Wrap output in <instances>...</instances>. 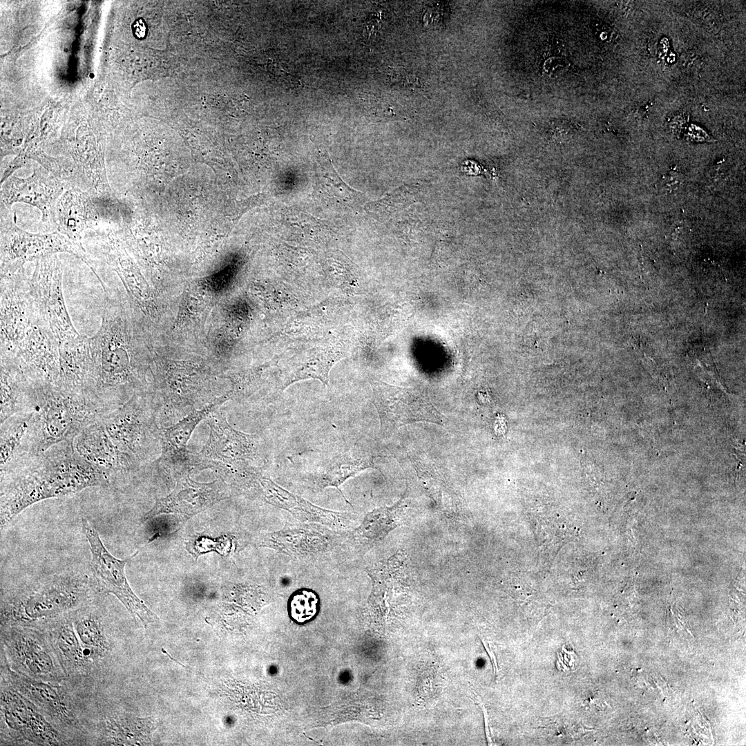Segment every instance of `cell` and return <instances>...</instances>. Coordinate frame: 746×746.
Returning a JSON list of instances; mask_svg holds the SVG:
<instances>
[{
  "mask_svg": "<svg viewBox=\"0 0 746 746\" xmlns=\"http://www.w3.org/2000/svg\"><path fill=\"white\" fill-rule=\"evenodd\" d=\"M342 532L317 524L298 523L263 535L258 546L271 548L298 559H317L345 539L347 533Z\"/></svg>",
  "mask_w": 746,
  "mask_h": 746,
  "instance_id": "obj_14",
  "label": "cell"
},
{
  "mask_svg": "<svg viewBox=\"0 0 746 746\" xmlns=\"http://www.w3.org/2000/svg\"><path fill=\"white\" fill-rule=\"evenodd\" d=\"M87 599L88 589L84 578L58 576L2 602L1 624L32 627L79 609Z\"/></svg>",
  "mask_w": 746,
  "mask_h": 746,
  "instance_id": "obj_4",
  "label": "cell"
},
{
  "mask_svg": "<svg viewBox=\"0 0 746 746\" xmlns=\"http://www.w3.org/2000/svg\"><path fill=\"white\" fill-rule=\"evenodd\" d=\"M70 186L43 166L27 178L12 175L2 184L1 207L8 210L16 202L30 204L41 213L43 222L53 220L56 203Z\"/></svg>",
  "mask_w": 746,
  "mask_h": 746,
  "instance_id": "obj_17",
  "label": "cell"
},
{
  "mask_svg": "<svg viewBox=\"0 0 746 746\" xmlns=\"http://www.w3.org/2000/svg\"><path fill=\"white\" fill-rule=\"evenodd\" d=\"M475 702L482 709V711H483V714H484V721H485V729H486V736H487V740H488V744L490 745L491 743H492V740H491L490 736V731H489V728H488L486 710L484 706L483 705V704L481 702H478L477 700H475Z\"/></svg>",
  "mask_w": 746,
  "mask_h": 746,
  "instance_id": "obj_39",
  "label": "cell"
},
{
  "mask_svg": "<svg viewBox=\"0 0 746 746\" xmlns=\"http://www.w3.org/2000/svg\"><path fill=\"white\" fill-rule=\"evenodd\" d=\"M101 251L106 263L120 276L129 293L144 307L149 305V294L143 281L127 261L115 235L100 233Z\"/></svg>",
  "mask_w": 746,
  "mask_h": 746,
  "instance_id": "obj_30",
  "label": "cell"
},
{
  "mask_svg": "<svg viewBox=\"0 0 746 746\" xmlns=\"http://www.w3.org/2000/svg\"><path fill=\"white\" fill-rule=\"evenodd\" d=\"M77 635L90 660H99L108 654L110 646L102 621L91 611H82L73 620Z\"/></svg>",
  "mask_w": 746,
  "mask_h": 746,
  "instance_id": "obj_32",
  "label": "cell"
},
{
  "mask_svg": "<svg viewBox=\"0 0 746 746\" xmlns=\"http://www.w3.org/2000/svg\"><path fill=\"white\" fill-rule=\"evenodd\" d=\"M568 66V62L563 58H551L544 64V71L549 76H557L563 73Z\"/></svg>",
  "mask_w": 746,
  "mask_h": 746,
  "instance_id": "obj_35",
  "label": "cell"
},
{
  "mask_svg": "<svg viewBox=\"0 0 746 746\" xmlns=\"http://www.w3.org/2000/svg\"><path fill=\"white\" fill-rule=\"evenodd\" d=\"M153 392L137 394L100 419L113 443L140 463L151 460L160 448V427Z\"/></svg>",
  "mask_w": 746,
  "mask_h": 746,
  "instance_id": "obj_5",
  "label": "cell"
},
{
  "mask_svg": "<svg viewBox=\"0 0 746 746\" xmlns=\"http://www.w3.org/2000/svg\"><path fill=\"white\" fill-rule=\"evenodd\" d=\"M342 357V352L336 348L309 352L290 365L282 389L294 382L309 379H318L324 385H327L331 368Z\"/></svg>",
  "mask_w": 746,
  "mask_h": 746,
  "instance_id": "obj_31",
  "label": "cell"
},
{
  "mask_svg": "<svg viewBox=\"0 0 746 746\" xmlns=\"http://www.w3.org/2000/svg\"><path fill=\"white\" fill-rule=\"evenodd\" d=\"M404 497L391 507L375 509L367 513L361 524L347 533L346 541L355 548L369 549L383 539L388 534L405 521L406 504Z\"/></svg>",
  "mask_w": 746,
  "mask_h": 746,
  "instance_id": "obj_24",
  "label": "cell"
},
{
  "mask_svg": "<svg viewBox=\"0 0 746 746\" xmlns=\"http://www.w3.org/2000/svg\"><path fill=\"white\" fill-rule=\"evenodd\" d=\"M0 423L11 416L34 410L32 384L11 366L0 362Z\"/></svg>",
  "mask_w": 746,
  "mask_h": 746,
  "instance_id": "obj_28",
  "label": "cell"
},
{
  "mask_svg": "<svg viewBox=\"0 0 746 746\" xmlns=\"http://www.w3.org/2000/svg\"><path fill=\"white\" fill-rule=\"evenodd\" d=\"M104 294L100 327L88 338L86 394L106 414L135 394L153 391L149 386L147 356L134 343V334L121 304L107 291Z\"/></svg>",
  "mask_w": 746,
  "mask_h": 746,
  "instance_id": "obj_1",
  "label": "cell"
},
{
  "mask_svg": "<svg viewBox=\"0 0 746 746\" xmlns=\"http://www.w3.org/2000/svg\"><path fill=\"white\" fill-rule=\"evenodd\" d=\"M152 730L153 724L149 718L130 714H113L102 723L98 745H146L150 743Z\"/></svg>",
  "mask_w": 746,
  "mask_h": 746,
  "instance_id": "obj_27",
  "label": "cell"
},
{
  "mask_svg": "<svg viewBox=\"0 0 746 746\" xmlns=\"http://www.w3.org/2000/svg\"><path fill=\"white\" fill-rule=\"evenodd\" d=\"M58 253L70 254L85 262L96 276L86 250L64 235L54 231L33 233L19 227L3 212L1 214V275L15 274L29 261Z\"/></svg>",
  "mask_w": 746,
  "mask_h": 746,
  "instance_id": "obj_6",
  "label": "cell"
},
{
  "mask_svg": "<svg viewBox=\"0 0 746 746\" xmlns=\"http://www.w3.org/2000/svg\"><path fill=\"white\" fill-rule=\"evenodd\" d=\"M82 522L91 554V571L98 589L115 595L144 626L157 621V615L136 595L127 580L125 566L135 555L123 560L115 557L104 546L97 530L88 520L84 518Z\"/></svg>",
  "mask_w": 746,
  "mask_h": 746,
  "instance_id": "obj_10",
  "label": "cell"
},
{
  "mask_svg": "<svg viewBox=\"0 0 746 746\" xmlns=\"http://www.w3.org/2000/svg\"><path fill=\"white\" fill-rule=\"evenodd\" d=\"M318 598L309 590L303 589L291 596L289 603V613L293 620L299 623L312 619L317 611Z\"/></svg>",
  "mask_w": 746,
  "mask_h": 746,
  "instance_id": "obj_33",
  "label": "cell"
},
{
  "mask_svg": "<svg viewBox=\"0 0 746 746\" xmlns=\"http://www.w3.org/2000/svg\"><path fill=\"white\" fill-rule=\"evenodd\" d=\"M3 669V680L30 700L54 723L64 727H77L78 720L68 696L56 683L31 678L17 673L7 664Z\"/></svg>",
  "mask_w": 746,
  "mask_h": 746,
  "instance_id": "obj_20",
  "label": "cell"
},
{
  "mask_svg": "<svg viewBox=\"0 0 746 746\" xmlns=\"http://www.w3.org/2000/svg\"><path fill=\"white\" fill-rule=\"evenodd\" d=\"M480 640H481V642H482V644H483V645H484V647L485 648V650L488 653V656H489V657H490V658L491 660L492 664L493 665L494 673H495V675H497V671H498V667H497V659H496V657L495 656V653H493V651L491 649V648L490 647V644L487 642H486L482 638H480Z\"/></svg>",
  "mask_w": 746,
  "mask_h": 746,
  "instance_id": "obj_38",
  "label": "cell"
},
{
  "mask_svg": "<svg viewBox=\"0 0 746 746\" xmlns=\"http://www.w3.org/2000/svg\"><path fill=\"white\" fill-rule=\"evenodd\" d=\"M231 540L226 537L220 538L216 540L213 539H211L209 537H199L198 538L192 540L191 539V541L186 544V548L195 557L213 551L224 555L229 553L231 550Z\"/></svg>",
  "mask_w": 746,
  "mask_h": 746,
  "instance_id": "obj_34",
  "label": "cell"
},
{
  "mask_svg": "<svg viewBox=\"0 0 746 746\" xmlns=\"http://www.w3.org/2000/svg\"><path fill=\"white\" fill-rule=\"evenodd\" d=\"M682 177L678 172L671 171L665 175L660 182V187L666 192L676 190L682 182Z\"/></svg>",
  "mask_w": 746,
  "mask_h": 746,
  "instance_id": "obj_36",
  "label": "cell"
},
{
  "mask_svg": "<svg viewBox=\"0 0 746 746\" xmlns=\"http://www.w3.org/2000/svg\"><path fill=\"white\" fill-rule=\"evenodd\" d=\"M0 302V357H6L39 318L23 268L15 274L1 275Z\"/></svg>",
  "mask_w": 746,
  "mask_h": 746,
  "instance_id": "obj_12",
  "label": "cell"
},
{
  "mask_svg": "<svg viewBox=\"0 0 746 746\" xmlns=\"http://www.w3.org/2000/svg\"><path fill=\"white\" fill-rule=\"evenodd\" d=\"M1 530L28 507L45 499L108 486L104 475L76 450L74 441L55 444L17 468L1 474Z\"/></svg>",
  "mask_w": 746,
  "mask_h": 746,
  "instance_id": "obj_2",
  "label": "cell"
},
{
  "mask_svg": "<svg viewBox=\"0 0 746 746\" xmlns=\"http://www.w3.org/2000/svg\"><path fill=\"white\" fill-rule=\"evenodd\" d=\"M33 422L42 452L63 441H74L87 425L104 414L88 396L59 384H33Z\"/></svg>",
  "mask_w": 746,
  "mask_h": 746,
  "instance_id": "obj_3",
  "label": "cell"
},
{
  "mask_svg": "<svg viewBox=\"0 0 746 746\" xmlns=\"http://www.w3.org/2000/svg\"><path fill=\"white\" fill-rule=\"evenodd\" d=\"M59 349L60 371L57 383L66 388L86 394L88 376V338L84 336L77 342L59 345Z\"/></svg>",
  "mask_w": 746,
  "mask_h": 746,
  "instance_id": "obj_29",
  "label": "cell"
},
{
  "mask_svg": "<svg viewBox=\"0 0 746 746\" xmlns=\"http://www.w3.org/2000/svg\"><path fill=\"white\" fill-rule=\"evenodd\" d=\"M230 488L222 479L209 483H199L189 473L179 477L173 491L157 499L151 509L143 516V522L161 514H176L189 518L213 504L229 498Z\"/></svg>",
  "mask_w": 746,
  "mask_h": 746,
  "instance_id": "obj_15",
  "label": "cell"
},
{
  "mask_svg": "<svg viewBox=\"0 0 746 746\" xmlns=\"http://www.w3.org/2000/svg\"><path fill=\"white\" fill-rule=\"evenodd\" d=\"M251 490L258 493L267 503L288 511L302 522L317 524L335 530L347 528L348 514L317 506L282 488L264 476L262 471L256 478Z\"/></svg>",
  "mask_w": 746,
  "mask_h": 746,
  "instance_id": "obj_21",
  "label": "cell"
},
{
  "mask_svg": "<svg viewBox=\"0 0 746 746\" xmlns=\"http://www.w3.org/2000/svg\"><path fill=\"white\" fill-rule=\"evenodd\" d=\"M133 32L137 38H143L146 32V25L141 19L136 20L133 25Z\"/></svg>",
  "mask_w": 746,
  "mask_h": 746,
  "instance_id": "obj_37",
  "label": "cell"
},
{
  "mask_svg": "<svg viewBox=\"0 0 746 746\" xmlns=\"http://www.w3.org/2000/svg\"><path fill=\"white\" fill-rule=\"evenodd\" d=\"M74 446L85 460L104 475L110 485L133 473L141 464L113 443L100 418L78 434Z\"/></svg>",
  "mask_w": 746,
  "mask_h": 746,
  "instance_id": "obj_18",
  "label": "cell"
},
{
  "mask_svg": "<svg viewBox=\"0 0 746 746\" xmlns=\"http://www.w3.org/2000/svg\"><path fill=\"white\" fill-rule=\"evenodd\" d=\"M62 264L57 254L36 261L29 278L30 294L41 319L50 329L59 345L75 343L84 336L73 327L62 292Z\"/></svg>",
  "mask_w": 746,
  "mask_h": 746,
  "instance_id": "obj_8",
  "label": "cell"
},
{
  "mask_svg": "<svg viewBox=\"0 0 746 746\" xmlns=\"http://www.w3.org/2000/svg\"><path fill=\"white\" fill-rule=\"evenodd\" d=\"M371 385L383 434H388L402 425L419 421L445 426L447 419L437 410L423 391L378 381H372Z\"/></svg>",
  "mask_w": 746,
  "mask_h": 746,
  "instance_id": "obj_11",
  "label": "cell"
},
{
  "mask_svg": "<svg viewBox=\"0 0 746 746\" xmlns=\"http://www.w3.org/2000/svg\"><path fill=\"white\" fill-rule=\"evenodd\" d=\"M1 737L9 743L67 745L66 738L27 698L3 681L1 685Z\"/></svg>",
  "mask_w": 746,
  "mask_h": 746,
  "instance_id": "obj_9",
  "label": "cell"
},
{
  "mask_svg": "<svg viewBox=\"0 0 746 746\" xmlns=\"http://www.w3.org/2000/svg\"><path fill=\"white\" fill-rule=\"evenodd\" d=\"M33 384H57L59 377V343L48 326L39 319L13 352L1 357Z\"/></svg>",
  "mask_w": 746,
  "mask_h": 746,
  "instance_id": "obj_13",
  "label": "cell"
},
{
  "mask_svg": "<svg viewBox=\"0 0 746 746\" xmlns=\"http://www.w3.org/2000/svg\"><path fill=\"white\" fill-rule=\"evenodd\" d=\"M100 219V213L90 193L79 187H71L58 199L52 220L59 233L82 244L83 233L97 227Z\"/></svg>",
  "mask_w": 746,
  "mask_h": 746,
  "instance_id": "obj_22",
  "label": "cell"
},
{
  "mask_svg": "<svg viewBox=\"0 0 746 746\" xmlns=\"http://www.w3.org/2000/svg\"><path fill=\"white\" fill-rule=\"evenodd\" d=\"M206 419L209 435L203 448L198 454H193L194 468L207 462L228 464L248 461L257 457L258 446L254 437L234 429L228 423L224 412L216 408Z\"/></svg>",
  "mask_w": 746,
  "mask_h": 746,
  "instance_id": "obj_16",
  "label": "cell"
},
{
  "mask_svg": "<svg viewBox=\"0 0 746 746\" xmlns=\"http://www.w3.org/2000/svg\"><path fill=\"white\" fill-rule=\"evenodd\" d=\"M374 458L372 456L353 457L349 453L337 455L309 475V486L317 491L334 487L345 499L339 487L360 472L370 468H375Z\"/></svg>",
  "mask_w": 746,
  "mask_h": 746,
  "instance_id": "obj_26",
  "label": "cell"
},
{
  "mask_svg": "<svg viewBox=\"0 0 746 746\" xmlns=\"http://www.w3.org/2000/svg\"><path fill=\"white\" fill-rule=\"evenodd\" d=\"M0 471H10L39 452L33 411L17 413L0 423Z\"/></svg>",
  "mask_w": 746,
  "mask_h": 746,
  "instance_id": "obj_23",
  "label": "cell"
},
{
  "mask_svg": "<svg viewBox=\"0 0 746 746\" xmlns=\"http://www.w3.org/2000/svg\"><path fill=\"white\" fill-rule=\"evenodd\" d=\"M47 635L66 676L88 671L91 660L77 635L73 620L59 618L50 624Z\"/></svg>",
  "mask_w": 746,
  "mask_h": 746,
  "instance_id": "obj_25",
  "label": "cell"
},
{
  "mask_svg": "<svg viewBox=\"0 0 746 746\" xmlns=\"http://www.w3.org/2000/svg\"><path fill=\"white\" fill-rule=\"evenodd\" d=\"M231 397L223 395L211 403L183 417L175 425L160 428V455L154 461L157 468L172 469L180 476L194 468L193 455L187 450V443L197 425L215 409Z\"/></svg>",
  "mask_w": 746,
  "mask_h": 746,
  "instance_id": "obj_19",
  "label": "cell"
},
{
  "mask_svg": "<svg viewBox=\"0 0 746 746\" xmlns=\"http://www.w3.org/2000/svg\"><path fill=\"white\" fill-rule=\"evenodd\" d=\"M1 642L8 666L33 679L57 683L67 677L47 634L32 626H7Z\"/></svg>",
  "mask_w": 746,
  "mask_h": 746,
  "instance_id": "obj_7",
  "label": "cell"
}]
</instances>
